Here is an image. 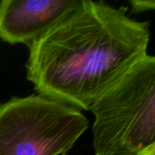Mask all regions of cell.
Masks as SVG:
<instances>
[{"mask_svg":"<svg viewBox=\"0 0 155 155\" xmlns=\"http://www.w3.org/2000/svg\"><path fill=\"white\" fill-rule=\"evenodd\" d=\"M127 7L83 0L74 13L30 45L26 78L41 95L89 111L148 54L150 24Z\"/></svg>","mask_w":155,"mask_h":155,"instance_id":"obj_1","label":"cell"},{"mask_svg":"<svg viewBox=\"0 0 155 155\" xmlns=\"http://www.w3.org/2000/svg\"><path fill=\"white\" fill-rule=\"evenodd\" d=\"M94 155H155V57L147 54L91 105Z\"/></svg>","mask_w":155,"mask_h":155,"instance_id":"obj_2","label":"cell"},{"mask_svg":"<svg viewBox=\"0 0 155 155\" xmlns=\"http://www.w3.org/2000/svg\"><path fill=\"white\" fill-rule=\"evenodd\" d=\"M81 110L41 94L0 104V155H66L88 129Z\"/></svg>","mask_w":155,"mask_h":155,"instance_id":"obj_3","label":"cell"},{"mask_svg":"<svg viewBox=\"0 0 155 155\" xmlns=\"http://www.w3.org/2000/svg\"><path fill=\"white\" fill-rule=\"evenodd\" d=\"M83 0H2L0 39L27 46L80 7Z\"/></svg>","mask_w":155,"mask_h":155,"instance_id":"obj_4","label":"cell"},{"mask_svg":"<svg viewBox=\"0 0 155 155\" xmlns=\"http://www.w3.org/2000/svg\"><path fill=\"white\" fill-rule=\"evenodd\" d=\"M129 4L132 7V12L135 14L153 10L155 7L153 0H132Z\"/></svg>","mask_w":155,"mask_h":155,"instance_id":"obj_5","label":"cell"}]
</instances>
